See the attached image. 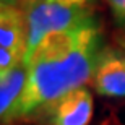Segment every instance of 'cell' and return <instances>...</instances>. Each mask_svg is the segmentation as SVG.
<instances>
[{
	"mask_svg": "<svg viewBox=\"0 0 125 125\" xmlns=\"http://www.w3.org/2000/svg\"><path fill=\"white\" fill-rule=\"evenodd\" d=\"M101 41V23L94 16L73 29L44 37L28 52L24 59L28 84L20 119L29 120L47 104L91 83Z\"/></svg>",
	"mask_w": 125,
	"mask_h": 125,
	"instance_id": "6da1fadb",
	"label": "cell"
},
{
	"mask_svg": "<svg viewBox=\"0 0 125 125\" xmlns=\"http://www.w3.org/2000/svg\"><path fill=\"white\" fill-rule=\"evenodd\" d=\"M94 8L96 0H39L26 11L28 52L44 37L73 29L94 18Z\"/></svg>",
	"mask_w": 125,
	"mask_h": 125,
	"instance_id": "7a4b0ae2",
	"label": "cell"
},
{
	"mask_svg": "<svg viewBox=\"0 0 125 125\" xmlns=\"http://www.w3.org/2000/svg\"><path fill=\"white\" fill-rule=\"evenodd\" d=\"M94 114V99L86 86L70 91L37 111L29 120L41 125H89Z\"/></svg>",
	"mask_w": 125,
	"mask_h": 125,
	"instance_id": "3957f363",
	"label": "cell"
},
{
	"mask_svg": "<svg viewBox=\"0 0 125 125\" xmlns=\"http://www.w3.org/2000/svg\"><path fill=\"white\" fill-rule=\"evenodd\" d=\"M91 86L99 96L125 97V51L104 47L96 59Z\"/></svg>",
	"mask_w": 125,
	"mask_h": 125,
	"instance_id": "277c9868",
	"label": "cell"
},
{
	"mask_svg": "<svg viewBox=\"0 0 125 125\" xmlns=\"http://www.w3.org/2000/svg\"><path fill=\"white\" fill-rule=\"evenodd\" d=\"M28 84V67L21 63L7 73H0V120L11 125L20 120V106Z\"/></svg>",
	"mask_w": 125,
	"mask_h": 125,
	"instance_id": "5b68a950",
	"label": "cell"
},
{
	"mask_svg": "<svg viewBox=\"0 0 125 125\" xmlns=\"http://www.w3.org/2000/svg\"><path fill=\"white\" fill-rule=\"evenodd\" d=\"M0 49L10 51L20 59H26L28 52V20L26 11L0 5Z\"/></svg>",
	"mask_w": 125,
	"mask_h": 125,
	"instance_id": "8992f818",
	"label": "cell"
},
{
	"mask_svg": "<svg viewBox=\"0 0 125 125\" xmlns=\"http://www.w3.org/2000/svg\"><path fill=\"white\" fill-rule=\"evenodd\" d=\"M119 29H125V0H106Z\"/></svg>",
	"mask_w": 125,
	"mask_h": 125,
	"instance_id": "52a82bcc",
	"label": "cell"
},
{
	"mask_svg": "<svg viewBox=\"0 0 125 125\" xmlns=\"http://www.w3.org/2000/svg\"><path fill=\"white\" fill-rule=\"evenodd\" d=\"M39 0H2V5H11V7H16V8L23 10V11H28Z\"/></svg>",
	"mask_w": 125,
	"mask_h": 125,
	"instance_id": "ba28073f",
	"label": "cell"
},
{
	"mask_svg": "<svg viewBox=\"0 0 125 125\" xmlns=\"http://www.w3.org/2000/svg\"><path fill=\"white\" fill-rule=\"evenodd\" d=\"M115 44L125 51V29H119L115 34Z\"/></svg>",
	"mask_w": 125,
	"mask_h": 125,
	"instance_id": "9c48e42d",
	"label": "cell"
}]
</instances>
